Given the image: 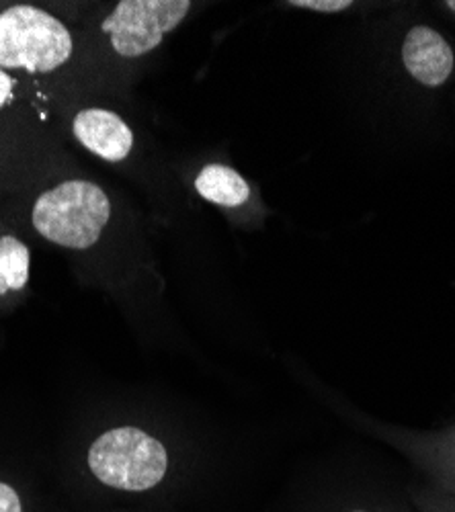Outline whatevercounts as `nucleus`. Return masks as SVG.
Wrapping results in <instances>:
<instances>
[{"label": "nucleus", "mask_w": 455, "mask_h": 512, "mask_svg": "<svg viewBox=\"0 0 455 512\" xmlns=\"http://www.w3.org/2000/svg\"><path fill=\"white\" fill-rule=\"evenodd\" d=\"M111 220V199L97 183L70 179L41 193L31 209L35 232L62 248L95 246Z\"/></svg>", "instance_id": "obj_1"}, {"label": "nucleus", "mask_w": 455, "mask_h": 512, "mask_svg": "<svg viewBox=\"0 0 455 512\" xmlns=\"http://www.w3.org/2000/svg\"><path fill=\"white\" fill-rule=\"evenodd\" d=\"M72 52L70 29L46 9L15 5L0 11V68L48 74L62 68Z\"/></svg>", "instance_id": "obj_2"}, {"label": "nucleus", "mask_w": 455, "mask_h": 512, "mask_svg": "<svg viewBox=\"0 0 455 512\" xmlns=\"http://www.w3.org/2000/svg\"><path fill=\"white\" fill-rule=\"evenodd\" d=\"M89 467L105 486L146 492L167 476L169 453L158 439L136 426H119L91 445Z\"/></svg>", "instance_id": "obj_3"}, {"label": "nucleus", "mask_w": 455, "mask_h": 512, "mask_svg": "<svg viewBox=\"0 0 455 512\" xmlns=\"http://www.w3.org/2000/svg\"><path fill=\"white\" fill-rule=\"evenodd\" d=\"M189 0H121L103 21L113 52L142 58L154 52L191 13Z\"/></svg>", "instance_id": "obj_4"}, {"label": "nucleus", "mask_w": 455, "mask_h": 512, "mask_svg": "<svg viewBox=\"0 0 455 512\" xmlns=\"http://www.w3.org/2000/svg\"><path fill=\"white\" fill-rule=\"evenodd\" d=\"M406 72L425 89H441L455 72V52L447 37L431 25H412L402 41Z\"/></svg>", "instance_id": "obj_5"}, {"label": "nucleus", "mask_w": 455, "mask_h": 512, "mask_svg": "<svg viewBox=\"0 0 455 512\" xmlns=\"http://www.w3.org/2000/svg\"><path fill=\"white\" fill-rule=\"evenodd\" d=\"M72 134L82 148L105 162H123L134 150V132L115 111L89 107L74 115Z\"/></svg>", "instance_id": "obj_6"}, {"label": "nucleus", "mask_w": 455, "mask_h": 512, "mask_svg": "<svg viewBox=\"0 0 455 512\" xmlns=\"http://www.w3.org/2000/svg\"><path fill=\"white\" fill-rule=\"evenodd\" d=\"M195 191L220 207H240L251 199V185L226 164H208L195 177Z\"/></svg>", "instance_id": "obj_7"}, {"label": "nucleus", "mask_w": 455, "mask_h": 512, "mask_svg": "<svg viewBox=\"0 0 455 512\" xmlns=\"http://www.w3.org/2000/svg\"><path fill=\"white\" fill-rule=\"evenodd\" d=\"M417 455L427 472L435 478L437 486L455 494V426L441 437H433Z\"/></svg>", "instance_id": "obj_8"}, {"label": "nucleus", "mask_w": 455, "mask_h": 512, "mask_svg": "<svg viewBox=\"0 0 455 512\" xmlns=\"http://www.w3.org/2000/svg\"><path fill=\"white\" fill-rule=\"evenodd\" d=\"M31 252L25 242L5 234L0 236V295L21 291L29 283Z\"/></svg>", "instance_id": "obj_9"}, {"label": "nucleus", "mask_w": 455, "mask_h": 512, "mask_svg": "<svg viewBox=\"0 0 455 512\" xmlns=\"http://www.w3.org/2000/svg\"><path fill=\"white\" fill-rule=\"evenodd\" d=\"M415 500L423 512H455V494L439 486L435 490H423Z\"/></svg>", "instance_id": "obj_10"}, {"label": "nucleus", "mask_w": 455, "mask_h": 512, "mask_svg": "<svg viewBox=\"0 0 455 512\" xmlns=\"http://www.w3.org/2000/svg\"><path fill=\"white\" fill-rule=\"evenodd\" d=\"M287 7L330 15V13L349 11L351 7H355V3L353 0H292V3H287Z\"/></svg>", "instance_id": "obj_11"}, {"label": "nucleus", "mask_w": 455, "mask_h": 512, "mask_svg": "<svg viewBox=\"0 0 455 512\" xmlns=\"http://www.w3.org/2000/svg\"><path fill=\"white\" fill-rule=\"evenodd\" d=\"M0 512H23L19 494L5 482H0Z\"/></svg>", "instance_id": "obj_12"}, {"label": "nucleus", "mask_w": 455, "mask_h": 512, "mask_svg": "<svg viewBox=\"0 0 455 512\" xmlns=\"http://www.w3.org/2000/svg\"><path fill=\"white\" fill-rule=\"evenodd\" d=\"M15 95V78L5 70L0 68V111H3Z\"/></svg>", "instance_id": "obj_13"}, {"label": "nucleus", "mask_w": 455, "mask_h": 512, "mask_svg": "<svg viewBox=\"0 0 455 512\" xmlns=\"http://www.w3.org/2000/svg\"><path fill=\"white\" fill-rule=\"evenodd\" d=\"M445 13H449L453 19H455V0H445V3L439 5Z\"/></svg>", "instance_id": "obj_14"}, {"label": "nucleus", "mask_w": 455, "mask_h": 512, "mask_svg": "<svg viewBox=\"0 0 455 512\" xmlns=\"http://www.w3.org/2000/svg\"><path fill=\"white\" fill-rule=\"evenodd\" d=\"M351 512H369V510H351Z\"/></svg>", "instance_id": "obj_15"}]
</instances>
